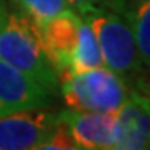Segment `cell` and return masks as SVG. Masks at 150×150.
Listing matches in <instances>:
<instances>
[{
	"instance_id": "9c48e42d",
	"label": "cell",
	"mask_w": 150,
	"mask_h": 150,
	"mask_svg": "<svg viewBox=\"0 0 150 150\" xmlns=\"http://www.w3.org/2000/svg\"><path fill=\"white\" fill-rule=\"evenodd\" d=\"M100 65H103V60L95 32L90 27V23L80 15L79 38H77V45L70 59L69 72H82V70H88L93 67H100Z\"/></svg>"
},
{
	"instance_id": "7a4b0ae2",
	"label": "cell",
	"mask_w": 150,
	"mask_h": 150,
	"mask_svg": "<svg viewBox=\"0 0 150 150\" xmlns=\"http://www.w3.org/2000/svg\"><path fill=\"white\" fill-rule=\"evenodd\" d=\"M0 59L47 92H59V72L48 57L38 27L20 10L8 12L0 28Z\"/></svg>"
},
{
	"instance_id": "9a60e30c",
	"label": "cell",
	"mask_w": 150,
	"mask_h": 150,
	"mask_svg": "<svg viewBox=\"0 0 150 150\" xmlns=\"http://www.w3.org/2000/svg\"><path fill=\"white\" fill-rule=\"evenodd\" d=\"M137 92H140V93H144L145 97H147V98H149L150 100V80H145V83L142 87H140L139 90Z\"/></svg>"
},
{
	"instance_id": "52a82bcc",
	"label": "cell",
	"mask_w": 150,
	"mask_h": 150,
	"mask_svg": "<svg viewBox=\"0 0 150 150\" xmlns=\"http://www.w3.org/2000/svg\"><path fill=\"white\" fill-rule=\"evenodd\" d=\"M54 95L0 59V113L47 108Z\"/></svg>"
},
{
	"instance_id": "7c38bea8",
	"label": "cell",
	"mask_w": 150,
	"mask_h": 150,
	"mask_svg": "<svg viewBox=\"0 0 150 150\" xmlns=\"http://www.w3.org/2000/svg\"><path fill=\"white\" fill-rule=\"evenodd\" d=\"M38 149L40 150H65V149L67 150H79V147L75 144L74 137L70 135V132L57 120L54 130L48 134V137L40 144Z\"/></svg>"
},
{
	"instance_id": "6da1fadb",
	"label": "cell",
	"mask_w": 150,
	"mask_h": 150,
	"mask_svg": "<svg viewBox=\"0 0 150 150\" xmlns=\"http://www.w3.org/2000/svg\"><path fill=\"white\" fill-rule=\"evenodd\" d=\"M82 17L95 32L103 65L122 77L130 90H139L147 80L144 77L145 67L139 57L132 17L129 12L122 10V2L113 0L112 4L93 8Z\"/></svg>"
},
{
	"instance_id": "8992f818",
	"label": "cell",
	"mask_w": 150,
	"mask_h": 150,
	"mask_svg": "<svg viewBox=\"0 0 150 150\" xmlns=\"http://www.w3.org/2000/svg\"><path fill=\"white\" fill-rule=\"evenodd\" d=\"M113 118L117 150L150 149V100L144 93L130 90Z\"/></svg>"
},
{
	"instance_id": "4fadbf2b",
	"label": "cell",
	"mask_w": 150,
	"mask_h": 150,
	"mask_svg": "<svg viewBox=\"0 0 150 150\" xmlns=\"http://www.w3.org/2000/svg\"><path fill=\"white\" fill-rule=\"evenodd\" d=\"M69 5L74 8L77 13H87V12L93 10V8H98V7H103V5H108L112 4L113 0H67Z\"/></svg>"
},
{
	"instance_id": "3957f363",
	"label": "cell",
	"mask_w": 150,
	"mask_h": 150,
	"mask_svg": "<svg viewBox=\"0 0 150 150\" xmlns=\"http://www.w3.org/2000/svg\"><path fill=\"white\" fill-rule=\"evenodd\" d=\"M59 90L69 108L115 113L125 102L130 88L122 77L100 65L82 72H62L59 75Z\"/></svg>"
},
{
	"instance_id": "277c9868",
	"label": "cell",
	"mask_w": 150,
	"mask_h": 150,
	"mask_svg": "<svg viewBox=\"0 0 150 150\" xmlns=\"http://www.w3.org/2000/svg\"><path fill=\"white\" fill-rule=\"evenodd\" d=\"M55 123L57 113L45 108L0 113V150L38 149Z\"/></svg>"
},
{
	"instance_id": "ba28073f",
	"label": "cell",
	"mask_w": 150,
	"mask_h": 150,
	"mask_svg": "<svg viewBox=\"0 0 150 150\" xmlns=\"http://www.w3.org/2000/svg\"><path fill=\"white\" fill-rule=\"evenodd\" d=\"M79 27H80V13H77L75 10H65L38 28L45 50L59 75L69 70L70 59L79 38Z\"/></svg>"
},
{
	"instance_id": "5bb4252c",
	"label": "cell",
	"mask_w": 150,
	"mask_h": 150,
	"mask_svg": "<svg viewBox=\"0 0 150 150\" xmlns=\"http://www.w3.org/2000/svg\"><path fill=\"white\" fill-rule=\"evenodd\" d=\"M8 5H7L5 0H0V28H2V25L5 23L7 20V15H8Z\"/></svg>"
},
{
	"instance_id": "30bf717a",
	"label": "cell",
	"mask_w": 150,
	"mask_h": 150,
	"mask_svg": "<svg viewBox=\"0 0 150 150\" xmlns=\"http://www.w3.org/2000/svg\"><path fill=\"white\" fill-rule=\"evenodd\" d=\"M38 28L65 10H74L67 0H12Z\"/></svg>"
},
{
	"instance_id": "8fae6325",
	"label": "cell",
	"mask_w": 150,
	"mask_h": 150,
	"mask_svg": "<svg viewBox=\"0 0 150 150\" xmlns=\"http://www.w3.org/2000/svg\"><path fill=\"white\" fill-rule=\"evenodd\" d=\"M130 17L139 57L145 70H150V0H142Z\"/></svg>"
},
{
	"instance_id": "5b68a950",
	"label": "cell",
	"mask_w": 150,
	"mask_h": 150,
	"mask_svg": "<svg viewBox=\"0 0 150 150\" xmlns=\"http://www.w3.org/2000/svg\"><path fill=\"white\" fill-rule=\"evenodd\" d=\"M57 120L70 132L79 149H115V118H113V113L69 108V110H62L57 113Z\"/></svg>"
}]
</instances>
